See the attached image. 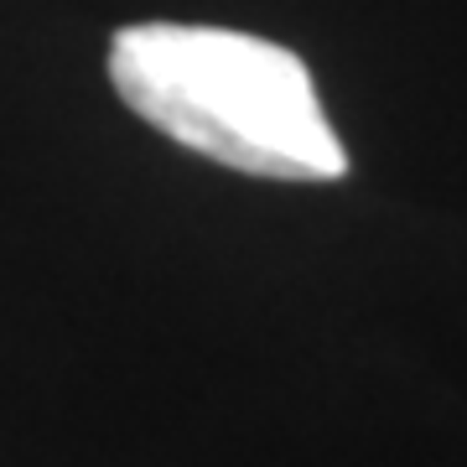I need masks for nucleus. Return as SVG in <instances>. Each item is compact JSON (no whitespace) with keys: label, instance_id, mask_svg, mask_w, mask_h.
<instances>
[{"label":"nucleus","instance_id":"f257e3e1","mask_svg":"<svg viewBox=\"0 0 467 467\" xmlns=\"http://www.w3.org/2000/svg\"><path fill=\"white\" fill-rule=\"evenodd\" d=\"M109 84L125 109L202 161L265 182L348 177L312 67L281 42L234 26L135 21L109 36Z\"/></svg>","mask_w":467,"mask_h":467}]
</instances>
